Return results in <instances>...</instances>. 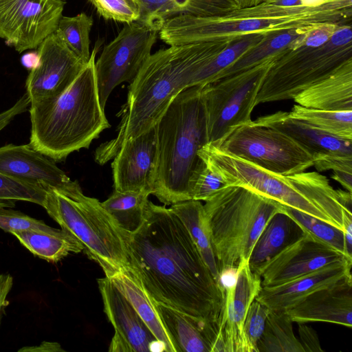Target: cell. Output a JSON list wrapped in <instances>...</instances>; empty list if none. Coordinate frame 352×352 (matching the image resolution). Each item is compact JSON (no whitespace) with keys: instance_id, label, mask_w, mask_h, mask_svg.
<instances>
[{"instance_id":"obj_31","label":"cell","mask_w":352,"mask_h":352,"mask_svg":"<svg viewBox=\"0 0 352 352\" xmlns=\"http://www.w3.org/2000/svg\"><path fill=\"white\" fill-rule=\"evenodd\" d=\"M285 311H270L257 344L258 352H304Z\"/></svg>"},{"instance_id":"obj_47","label":"cell","mask_w":352,"mask_h":352,"mask_svg":"<svg viewBox=\"0 0 352 352\" xmlns=\"http://www.w3.org/2000/svg\"><path fill=\"white\" fill-rule=\"evenodd\" d=\"M13 285V278L10 274H0V325L5 309L8 305L7 300Z\"/></svg>"},{"instance_id":"obj_46","label":"cell","mask_w":352,"mask_h":352,"mask_svg":"<svg viewBox=\"0 0 352 352\" xmlns=\"http://www.w3.org/2000/svg\"><path fill=\"white\" fill-rule=\"evenodd\" d=\"M344 254L352 261V214L346 213L343 217Z\"/></svg>"},{"instance_id":"obj_45","label":"cell","mask_w":352,"mask_h":352,"mask_svg":"<svg viewBox=\"0 0 352 352\" xmlns=\"http://www.w3.org/2000/svg\"><path fill=\"white\" fill-rule=\"evenodd\" d=\"M30 105V99L25 93L8 109L0 113V131L17 115L24 113Z\"/></svg>"},{"instance_id":"obj_21","label":"cell","mask_w":352,"mask_h":352,"mask_svg":"<svg viewBox=\"0 0 352 352\" xmlns=\"http://www.w3.org/2000/svg\"><path fill=\"white\" fill-rule=\"evenodd\" d=\"M351 266L352 262L346 260L278 285L262 287L255 299L270 311H285L317 289L351 275Z\"/></svg>"},{"instance_id":"obj_28","label":"cell","mask_w":352,"mask_h":352,"mask_svg":"<svg viewBox=\"0 0 352 352\" xmlns=\"http://www.w3.org/2000/svg\"><path fill=\"white\" fill-rule=\"evenodd\" d=\"M170 209L185 226L204 261L219 285V272L205 218L204 205L200 201L190 199L172 204Z\"/></svg>"},{"instance_id":"obj_8","label":"cell","mask_w":352,"mask_h":352,"mask_svg":"<svg viewBox=\"0 0 352 352\" xmlns=\"http://www.w3.org/2000/svg\"><path fill=\"white\" fill-rule=\"evenodd\" d=\"M42 206L61 229L80 241L89 258L100 266L105 276L111 278L128 268L127 232L102 202L83 194L78 181L60 190L47 189Z\"/></svg>"},{"instance_id":"obj_16","label":"cell","mask_w":352,"mask_h":352,"mask_svg":"<svg viewBox=\"0 0 352 352\" xmlns=\"http://www.w3.org/2000/svg\"><path fill=\"white\" fill-rule=\"evenodd\" d=\"M346 260L343 253L304 232L254 272L260 276L262 287H272Z\"/></svg>"},{"instance_id":"obj_20","label":"cell","mask_w":352,"mask_h":352,"mask_svg":"<svg viewBox=\"0 0 352 352\" xmlns=\"http://www.w3.org/2000/svg\"><path fill=\"white\" fill-rule=\"evenodd\" d=\"M0 173L46 190H60L72 182L54 160L29 144H10L0 147Z\"/></svg>"},{"instance_id":"obj_38","label":"cell","mask_w":352,"mask_h":352,"mask_svg":"<svg viewBox=\"0 0 352 352\" xmlns=\"http://www.w3.org/2000/svg\"><path fill=\"white\" fill-rule=\"evenodd\" d=\"M105 20L120 23L136 22L140 16L138 0H88Z\"/></svg>"},{"instance_id":"obj_2","label":"cell","mask_w":352,"mask_h":352,"mask_svg":"<svg viewBox=\"0 0 352 352\" xmlns=\"http://www.w3.org/2000/svg\"><path fill=\"white\" fill-rule=\"evenodd\" d=\"M230 45L208 43L169 45L151 54L128 89L118 116L117 135L100 144L95 160H113L125 142L156 125L175 98L192 87L195 74Z\"/></svg>"},{"instance_id":"obj_22","label":"cell","mask_w":352,"mask_h":352,"mask_svg":"<svg viewBox=\"0 0 352 352\" xmlns=\"http://www.w3.org/2000/svg\"><path fill=\"white\" fill-rule=\"evenodd\" d=\"M151 300V299H150ZM175 352H213L219 324L151 300Z\"/></svg>"},{"instance_id":"obj_42","label":"cell","mask_w":352,"mask_h":352,"mask_svg":"<svg viewBox=\"0 0 352 352\" xmlns=\"http://www.w3.org/2000/svg\"><path fill=\"white\" fill-rule=\"evenodd\" d=\"M340 25H341L337 23H324L318 25L292 41L289 47L291 51L300 47H320L329 41Z\"/></svg>"},{"instance_id":"obj_52","label":"cell","mask_w":352,"mask_h":352,"mask_svg":"<svg viewBox=\"0 0 352 352\" xmlns=\"http://www.w3.org/2000/svg\"><path fill=\"white\" fill-rule=\"evenodd\" d=\"M339 0H300V4L306 7H316L324 3Z\"/></svg>"},{"instance_id":"obj_39","label":"cell","mask_w":352,"mask_h":352,"mask_svg":"<svg viewBox=\"0 0 352 352\" xmlns=\"http://www.w3.org/2000/svg\"><path fill=\"white\" fill-rule=\"evenodd\" d=\"M270 310L256 299L248 308L243 332L251 352H258L257 344L264 331Z\"/></svg>"},{"instance_id":"obj_29","label":"cell","mask_w":352,"mask_h":352,"mask_svg":"<svg viewBox=\"0 0 352 352\" xmlns=\"http://www.w3.org/2000/svg\"><path fill=\"white\" fill-rule=\"evenodd\" d=\"M111 279L132 304L164 351L175 352L151 300L129 269L118 272Z\"/></svg>"},{"instance_id":"obj_3","label":"cell","mask_w":352,"mask_h":352,"mask_svg":"<svg viewBox=\"0 0 352 352\" xmlns=\"http://www.w3.org/2000/svg\"><path fill=\"white\" fill-rule=\"evenodd\" d=\"M351 16L352 0L316 7L284 6L272 0L250 7L232 8L212 16H177L164 23L159 35L168 45L221 42L231 45L250 35L311 30L324 23L342 25Z\"/></svg>"},{"instance_id":"obj_32","label":"cell","mask_w":352,"mask_h":352,"mask_svg":"<svg viewBox=\"0 0 352 352\" xmlns=\"http://www.w3.org/2000/svg\"><path fill=\"white\" fill-rule=\"evenodd\" d=\"M289 115L331 135L352 140V110L329 111L296 104Z\"/></svg>"},{"instance_id":"obj_10","label":"cell","mask_w":352,"mask_h":352,"mask_svg":"<svg viewBox=\"0 0 352 352\" xmlns=\"http://www.w3.org/2000/svg\"><path fill=\"white\" fill-rule=\"evenodd\" d=\"M289 50L272 55L241 72L201 87L208 143L221 138L232 128L250 122L263 80L274 61Z\"/></svg>"},{"instance_id":"obj_11","label":"cell","mask_w":352,"mask_h":352,"mask_svg":"<svg viewBox=\"0 0 352 352\" xmlns=\"http://www.w3.org/2000/svg\"><path fill=\"white\" fill-rule=\"evenodd\" d=\"M210 143L278 175L302 173L314 166V155L307 148L285 133L253 120L232 128Z\"/></svg>"},{"instance_id":"obj_41","label":"cell","mask_w":352,"mask_h":352,"mask_svg":"<svg viewBox=\"0 0 352 352\" xmlns=\"http://www.w3.org/2000/svg\"><path fill=\"white\" fill-rule=\"evenodd\" d=\"M226 184L222 179L205 164L195 175L192 185L194 200L206 201Z\"/></svg>"},{"instance_id":"obj_30","label":"cell","mask_w":352,"mask_h":352,"mask_svg":"<svg viewBox=\"0 0 352 352\" xmlns=\"http://www.w3.org/2000/svg\"><path fill=\"white\" fill-rule=\"evenodd\" d=\"M148 195L144 192H121L114 190L102 205L122 230L134 233L144 221Z\"/></svg>"},{"instance_id":"obj_44","label":"cell","mask_w":352,"mask_h":352,"mask_svg":"<svg viewBox=\"0 0 352 352\" xmlns=\"http://www.w3.org/2000/svg\"><path fill=\"white\" fill-rule=\"evenodd\" d=\"M300 342L304 352H323L316 332L305 323H298Z\"/></svg>"},{"instance_id":"obj_9","label":"cell","mask_w":352,"mask_h":352,"mask_svg":"<svg viewBox=\"0 0 352 352\" xmlns=\"http://www.w3.org/2000/svg\"><path fill=\"white\" fill-rule=\"evenodd\" d=\"M351 57V26L342 24L323 45L300 47L276 59L263 80L256 104L294 99Z\"/></svg>"},{"instance_id":"obj_14","label":"cell","mask_w":352,"mask_h":352,"mask_svg":"<svg viewBox=\"0 0 352 352\" xmlns=\"http://www.w3.org/2000/svg\"><path fill=\"white\" fill-rule=\"evenodd\" d=\"M219 285L223 291V304L213 352H251L243 324L249 307L262 287L261 278L245 263L237 270L221 272Z\"/></svg>"},{"instance_id":"obj_37","label":"cell","mask_w":352,"mask_h":352,"mask_svg":"<svg viewBox=\"0 0 352 352\" xmlns=\"http://www.w3.org/2000/svg\"><path fill=\"white\" fill-rule=\"evenodd\" d=\"M46 195L43 188L16 179L0 173V208H11L16 201L43 206Z\"/></svg>"},{"instance_id":"obj_35","label":"cell","mask_w":352,"mask_h":352,"mask_svg":"<svg viewBox=\"0 0 352 352\" xmlns=\"http://www.w3.org/2000/svg\"><path fill=\"white\" fill-rule=\"evenodd\" d=\"M93 24V18L85 12L74 16H63L55 32L84 64L91 56L89 34Z\"/></svg>"},{"instance_id":"obj_53","label":"cell","mask_w":352,"mask_h":352,"mask_svg":"<svg viewBox=\"0 0 352 352\" xmlns=\"http://www.w3.org/2000/svg\"><path fill=\"white\" fill-rule=\"evenodd\" d=\"M278 4L284 6H293L296 5H300V0H274Z\"/></svg>"},{"instance_id":"obj_26","label":"cell","mask_w":352,"mask_h":352,"mask_svg":"<svg viewBox=\"0 0 352 352\" xmlns=\"http://www.w3.org/2000/svg\"><path fill=\"white\" fill-rule=\"evenodd\" d=\"M303 233L298 224L283 210L276 212L266 223L252 248L248 261L250 270L256 272Z\"/></svg>"},{"instance_id":"obj_43","label":"cell","mask_w":352,"mask_h":352,"mask_svg":"<svg viewBox=\"0 0 352 352\" xmlns=\"http://www.w3.org/2000/svg\"><path fill=\"white\" fill-rule=\"evenodd\" d=\"M314 166L318 172L329 170L333 172L352 173V155L329 153L314 154Z\"/></svg>"},{"instance_id":"obj_36","label":"cell","mask_w":352,"mask_h":352,"mask_svg":"<svg viewBox=\"0 0 352 352\" xmlns=\"http://www.w3.org/2000/svg\"><path fill=\"white\" fill-rule=\"evenodd\" d=\"M283 211L292 217L305 232L344 254L342 230L290 207L283 206Z\"/></svg>"},{"instance_id":"obj_33","label":"cell","mask_w":352,"mask_h":352,"mask_svg":"<svg viewBox=\"0 0 352 352\" xmlns=\"http://www.w3.org/2000/svg\"><path fill=\"white\" fill-rule=\"evenodd\" d=\"M309 31L291 30L270 35L261 44L248 51L232 65L220 72L212 82L247 69L272 55L289 49V45L292 41Z\"/></svg>"},{"instance_id":"obj_27","label":"cell","mask_w":352,"mask_h":352,"mask_svg":"<svg viewBox=\"0 0 352 352\" xmlns=\"http://www.w3.org/2000/svg\"><path fill=\"white\" fill-rule=\"evenodd\" d=\"M11 234L34 256L52 263L60 261L72 252L83 251L80 241L63 229H30Z\"/></svg>"},{"instance_id":"obj_50","label":"cell","mask_w":352,"mask_h":352,"mask_svg":"<svg viewBox=\"0 0 352 352\" xmlns=\"http://www.w3.org/2000/svg\"><path fill=\"white\" fill-rule=\"evenodd\" d=\"M331 177L340 183L347 191L351 192L352 173L345 172H333Z\"/></svg>"},{"instance_id":"obj_25","label":"cell","mask_w":352,"mask_h":352,"mask_svg":"<svg viewBox=\"0 0 352 352\" xmlns=\"http://www.w3.org/2000/svg\"><path fill=\"white\" fill-rule=\"evenodd\" d=\"M140 16L138 21L159 32L164 23L179 15L212 16L236 7L232 0H138Z\"/></svg>"},{"instance_id":"obj_4","label":"cell","mask_w":352,"mask_h":352,"mask_svg":"<svg viewBox=\"0 0 352 352\" xmlns=\"http://www.w3.org/2000/svg\"><path fill=\"white\" fill-rule=\"evenodd\" d=\"M226 186H239L331 223L343 230L345 213L351 212V192L335 190L319 172L278 175L207 143L198 152Z\"/></svg>"},{"instance_id":"obj_23","label":"cell","mask_w":352,"mask_h":352,"mask_svg":"<svg viewBox=\"0 0 352 352\" xmlns=\"http://www.w3.org/2000/svg\"><path fill=\"white\" fill-rule=\"evenodd\" d=\"M258 125L279 131L313 155L329 153L352 155V140L331 135L301 120L294 118L289 112L278 111L253 120Z\"/></svg>"},{"instance_id":"obj_34","label":"cell","mask_w":352,"mask_h":352,"mask_svg":"<svg viewBox=\"0 0 352 352\" xmlns=\"http://www.w3.org/2000/svg\"><path fill=\"white\" fill-rule=\"evenodd\" d=\"M271 34L250 35L230 45L195 74L192 80L191 87H203L212 82L220 72L261 44Z\"/></svg>"},{"instance_id":"obj_24","label":"cell","mask_w":352,"mask_h":352,"mask_svg":"<svg viewBox=\"0 0 352 352\" xmlns=\"http://www.w3.org/2000/svg\"><path fill=\"white\" fill-rule=\"evenodd\" d=\"M300 106L329 111L352 110V57L329 75L299 93Z\"/></svg>"},{"instance_id":"obj_17","label":"cell","mask_w":352,"mask_h":352,"mask_svg":"<svg viewBox=\"0 0 352 352\" xmlns=\"http://www.w3.org/2000/svg\"><path fill=\"white\" fill-rule=\"evenodd\" d=\"M98 285L104 311L115 330L109 351H164L161 344L113 280L105 276L98 279Z\"/></svg>"},{"instance_id":"obj_19","label":"cell","mask_w":352,"mask_h":352,"mask_svg":"<svg viewBox=\"0 0 352 352\" xmlns=\"http://www.w3.org/2000/svg\"><path fill=\"white\" fill-rule=\"evenodd\" d=\"M292 322L352 327V276L317 289L285 310Z\"/></svg>"},{"instance_id":"obj_5","label":"cell","mask_w":352,"mask_h":352,"mask_svg":"<svg viewBox=\"0 0 352 352\" xmlns=\"http://www.w3.org/2000/svg\"><path fill=\"white\" fill-rule=\"evenodd\" d=\"M96 43L89 61L72 85L58 96L30 102L29 145L54 162L64 161L88 148L110 127L98 94L95 62Z\"/></svg>"},{"instance_id":"obj_12","label":"cell","mask_w":352,"mask_h":352,"mask_svg":"<svg viewBox=\"0 0 352 352\" xmlns=\"http://www.w3.org/2000/svg\"><path fill=\"white\" fill-rule=\"evenodd\" d=\"M157 32L145 25L127 23L106 45L95 62L99 98L104 109L111 91L124 82H131L151 54Z\"/></svg>"},{"instance_id":"obj_6","label":"cell","mask_w":352,"mask_h":352,"mask_svg":"<svg viewBox=\"0 0 352 352\" xmlns=\"http://www.w3.org/2000/svg\"><path fill=\"white\" fill-rule=\"evenodd\" d=\"M158 162L153 195L165 205L192 199V181L205 162L198 152L208 143L201 87L187 88L156 124Z\"/></svg>"},{"instance_id":"obj_7","label":"cell","mask_w":352,"mask_h":352,"mask_svg":"<svg viewBox=\"0 0 352 352\" xmlns=\"http://www.w3.org/2000/svg\"><path fill=\"white\" fill-rule=\"evenodd\" d=\"M283 206L239 186H226L205 201L204 210L220 274L248 263L266 223Z\"/></svg>"},{"instance_id":"obj_13","label":"cell","mask_w":352,"mask_h":352,"mask_svg":"<svg viewBox=\"0 0 352 352\" xmlns=\"http://www.w3.org/2000/svg\"><path fill=\"white\" fill-rule=\"evenodd\" d=\"M63 0H0V38L19 53L36 49L56 32Z\"/></svg>"},{"instance_id":"obj_51","label":"cell","mask_w":352,"mask_h":352,"mask_svg":"<svg viewBox=\"0 0 352 352\" xmlns=\"http://www.w3.org/2000/svg\"><path fill=\"white\" fill-rule=\"evenodd\" d=\"M237 8H245L258 5L272 0H232Z\"/></svg>"},{"instance_id":"obj_18","label":"cell","mask_w":352,"mask_h":352,"mask_svg":"<svg viewBox=\"0 0 352 352\" xmlns=\"http://www.w3.org/2000/svg\"><path fill=\"white\" fill-rule=\"evenodd\" d=\"M158 162L156 125L127 140L111 163L114 190L153 194Z\"/></svg>"},{"instance_id":"obj_15","label":"cell","mask_w":352,"mask_h":352,"mask_svg":"<svg viewBox=\"0 0 352 352\" xmlns=\"http://www.w3.org/2000/svg\"><path fill=\"white\" fill-rule=\"evenodd\" d=\"M39 61L25 81L30 102L54 98L72 85L85 65L54 32L38 46Z\"/></svg>"},{"instance_id":"obj_40","label":"cell","mask_w":352,"mask_h":352,"mask_svg":"<svg viewBox=\"0 0 352 352\" xmlns=\"http://www.w3.org/2000/svg\"><path fill=\"white\" fill-rule=\"evenodd\" d=\"M0 228L10 233L30 229L51 230L41 220L32 218L20 211L0 208Z\"/></svg>"},{"instance_id":"obj_54","label":"cell","mask_w":352,"mask_h":352,"mask_svg":"<svg viewBox=\"0 0 352 352\" xmlns=\"http://www.w3.org/2000/svg\"><path fill=\"white\" fill-rule=\"evenodd\" d=\"M63 1H65V0H63Z\"/></svg>"},{"instance_id":"obj_48","label":"cell","mask_w":352,"mask_h":352,"mask_svg":"<svg viewBox=\"0 0 352 352\" xmlns=\"http://www.w3.org/2000/svg\"><path fill=\"white\" fill-rule=\"evenodd\" d=\"M48 351V352H55V351H64V350L61 348L60 345L57 342H43L39 346H30V347H24L23 349H19V351Z\"/></svg>"},{"instance_id":"obj_49","label":"cell","mask_w":352,"mask_h":352,"mask_svg":"<svg viewBox=\"0 0 352 352\" xmlns=\"http://www.w3.org/2000/svg\"><path fill=\"white\" fill-rule=\"evenodd\" d=\"M39 55L36 51L28 52L21 57V63L28 70L35 68L38 64Z\"/></svg>"},{"instance_id":"obj_1","label":"cell","mask_w":352,"mask_h":352,"mask_svg":"<svg viewBox=\"0 0 352 352\" xmlns=\"http://www.w3.org/2000/svg\"><path fill=\"white\" fill-rule=\"evenodd\" d=\"M125 243L128 269L151 300L219 324L223 291L170 208L148 201L142 226Z\"/></svg>"}]
</instances>
